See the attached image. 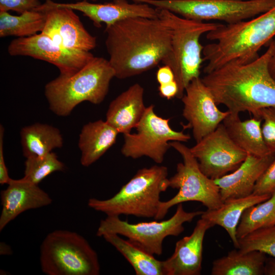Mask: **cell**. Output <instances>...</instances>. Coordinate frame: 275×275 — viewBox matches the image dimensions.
I'll return each mask as SVG.
<instances>
[{
  "label": "cell",
  "mask_w": 275,
  "mask_h": 275,
  "mask_svg": "<svg viewBox=\"0 0 275 275\" xmlns=\"http://www.w3.org/2000/svg\"><path fill=\"white\" fill-rule=\"evenodd\" d=\"M105 32L108 60L119 79L154 68L171 50V29L159 17L129 18L106 26Z\"/></svg>",
  "instance_id": "1"
},
{
  "label": "cell",
  "mask_w": 275,
  "mask_h": 275,
  "mask_svg": "<svg viewBox=\"0 0 275 275\" xmlns=\"http://www.w3.org/2000/svg\"><path fill=\"white\" fill-rule=\"evenodd\" d=\"M275 53V40L261 56L248 63L231 61L201 78L217 105L231 114L249 112L252 115L265 107L275 106V79L269 64Z\"/></svg>",
  "instance_id": "2"
},
{
  "label": "cell",
  "mask_w": 275,
  "mask_h": 275,
  "mask_svg": "<svg viewBox=\"0 0 275 275\" xmlns=\"http://www.w3.org/2000/svg\"><path fill=\"white\" fill-rule=\"evenodd\" d=\"M275 37V6L257 16L231 24H221L206 34L207 39L214 41L203 47L204 60L208 62L205 74L235 60L250 62L258 51Z\"/></svg>",
  "instance_id": "3"
},
{
  "label": "cell",
  "mask_w": 275,
  "mask_h": 275,
  "mask_svg": "<svg viewBox=\"0 0 275 275\" xmlns=\"http://www.w3.org/2000/svg\"><path fill=\"white\" fill-rule=\"evenodd\" d=\"M114 77L108 60L94 57L75 73L60 74L45 85L49 108L58 116H67L82 102L98 104L106 97Z\"/></svg>",
  "instance_id": "4"
},
{
  "label": "cell",
  "mask_w": 275,
  "mask_h": 275,
  "mask_svg": "<svg viewBox=\"0 0 275 275\" xmlns=\"http://www.w3.org/2000/svg\"><path fill=\"white\" fill-rule=\"evenodd\" d=\"M158 9V17L171 31V47L162 62L173 70L178 87L176 97L181 99L185 90L194 79L200 77L204 46L201 36L220 26L218 22L187 19L166 9Z\"/></svg>",
  "instance_id": "5"
},
{
  "label": "cell",
  "mask_w": 275,
  "mask_h": 275,
  "mask_svg": "<svg viewBox=\"0 0 275 275\" xmlns=\"http://www.w3.org/2000/svg\"><path fill=\"white\" fill-rule=\"evenodd\" d=\"M168 175V169L163 166L141 169L112 197L91 198L88 205L107 216L155 218L161 202L160 195L169 187Z\"/></svg>",
  "instance_id": "6"
},
{
  "label": "cell",
  "mask_w": 275,
  "mask_h": 275,
  "mask_svg": "<svg viewBox=\"0 0 275 275\" xmlns=\"http://www.w3.org/2000/svg\"><path fill=\"white\" fill-rule=\"evenodd\" d=\"M40 262L47 275H98V255L76 232L58 230L48 233L40 246Z\"/></svg>",
  "instance_id": "7"
},
{
  "label": "cell",
  "mask_w": 275,
  "mask_h": 275,
  "mask_svg": "<svg viewBox=\"0 0 275 275\" xmlns=\"http://www.w3.org/2000/svg\"><path fill=\"white\" fill-rule=\"evenodd\" d=\"M171 147L181 156L183 162L177 165L176 174L169 179V187L178 189L177 194L171 199L161 201L155 219L164 218L173 206L188 201L201 203L207 209L221 207L222 201L218 186L214 180L206 176L201 171L197 159L190 148L178 141L170 142Z\"/></svg>",
  "instance_id": "8"
},
{
  "label": "cell",
  "mask_w": 275,
  "mask_h": 275,
  "mask_svg": "<svg viewBox=\"0 0 275 275\" xmlns=\"http://www.w3.org/2000/svg\"><path fill=\"white\" fill-rule=\"evenodd\" d=\"M166 9L182 17L204 21L219 20L231 24L265 13L275 0H131Z\"/></svg>",
  "instance_id": "9"
},
{
  "label": "cell",
  "mask_w": 275,
  "mask_h": 275,
  "mask_svg": "<svg viewBox=\"0 0 275 275\" xmlns=\"http://www.w3.org/2000/svg\"><path fill=\"white\" fill-rule=\"evenodd\" d=\"M203 212H187L182 203H180L171 218L159 222L131 224L121 219L118 216H107L100 221L96 235L102 237L105 234L112 233L125 236L147 252L160 255L164 239L168 236L180 235L184 230V223L191 222Z\"/></svg>",
  "instance_id": "10"
},
{
  "label": "cell",
  "mask_w": 275,
  "mask_h": 275,
  "mask_svg": "<svg viewBox=\"0 0 275 275\" xmlns=\"http://www.w3.org/2000/svg\"><path fill=\"white\" fill-rule=\"evenodd\" d=\"M170 119L163 118L154 112L153 104L147 107L136 132L124 134L122 154L126 157L137 159L143 156L149 157L154 162L161 163L171 147L170 142H186L190 136L183 131L173 130L170 126Z\"/></svg>",
  "instance_id": "11"
},
{
  "label": "cell",
  "mask_w": 275,
  "mask_h": 275,
  "mask_svg": "<svg viewBox=\"0 0 275 275\" xmlns=\"http://www.w3.org/2000/svg\"><path fill=\"white\" fill-rule=\"evenodd\" d=\"M190 150L201 171L212 180L235 171L248 155L232 140L223 123Z\"/></svg>",
  "instance_id": "12"
},
{
  "label": "cell",
  "mask_w": 275,
  "mask_h": 275,
  "mask_svg": "<svg viewBox=\"0 0 275 275\" xmlns=\"http://www.w3.org/2000/svg\"><path fill=\"white\" fill-rule=\"evenodd\" d=\"M8 52L12 56H28L53 64L60 74L72 75L94 56L90 51H73L65 49L47 35L40 33L11 41Z\"/></svg>",
  "instance_id": "13"
},
{
  "label": "cell",
  "mask_w": 275,
  "mask_h": 275,
  "mask_svg": "<svg viewBox=\"0 0 275 275\" xmlns=\"http://www.w3.org/2000/svg\"><path fill=\"white\" fill-rule=\"evenodd\" d=\"M36 9L45 14L42 33L62 47L73 51H90L96 46L95 37L86 29L73 9L46 0Z\"/></svg>",
  "instance_id": "14"
},
{
  "label": "cell",
  "mask_w": 275,
  "mask_h": 275,
  "mask_svg": "<svg viewBox=\"0 0 275 275\" xmlns=\"http://www.w3.org/2000/svg\"><path fill=\"white\" fill-rule=\"evenodd\" d=\"M181 98L186 127L192 129L196 142L213 131L230 114L218 109L209 89L200 77L193 79Z\"/></svg>",
  "instance_id": "15"
},
{
  "label": "cell",
  "mask_w": 275,
  "mask_h": 275,
  "mask_svg": "<svg viewBox=\"0 0 275 275\" xmlns=\"http://www.w3.org/2000/svg\"><path fill=\"white\" fill-rule=\"evenodd\" d=\"M58 5L81 12L99 27L106 26L132 17L150 18L158 17V10L146 3H129L126 0H114L110 3H93L83 0L72 3H58Z\"/></svg>",
  "instance_id": "16"
},
{
  "label": "cell",
  "mask_w": 275,
  "mask_h": 275,
  "mask_svg": "<svg viewBox=\"0 0 275 275\" xmlns=\"http://www.w3.org/2000/svg\"><path fill=\"white\" fill-rule=\"evenodd\" d=\"M1 193L0 231L21 213L50 205L52 199L38 185L24 180L11 179Z\"/></svg>",
  "instance_id": "17"
},
{
  "label": "cell",
  "mask_w": 275,
  "mask_h": 275,
  "mask_svg": "<svg viewBox=\"0 0 275 275\" xmlns=\"http://www.w3.org/2000/svg\"><path fill=\"white\" fill-rule=\"evenodd\" d=\"M212 227L203 218L198 221L192 233L178 240L172 255L163 261L164 275L201 274L204 238Z\"/></svg>",
  "instance_id": "18"
},
{
  "label": "cell",
  "mask_w": 275,
  "mask_h": 275,
  "mask_svg": "<svg viewBox=\"0 0 275 275\" xmlns=\"http://www.w3.org/2000/svg\"><path fill=\"white\" fill-rule=\"evenodd\" d=\"M274 158L275 153L263 157L248 154L235 171L214 180L222 201L252 195L256 182Z\"/></svg>",
  "instance_id": "19"
},
{
  "label": "cell",
  "mask_w": 275,
  "mask_h": 275,
  "mask_svg": "<svg viewBox=\"0 0 275 275\" xmlns=\"http://www.w3.org/2000/svg\"><path fill=\"white\" fill-rule=\"evenodd\" d=\"M144 91L142 86L135 83L110 103L106 121L119 133H130L142 118L147 108L144 102Z\"/></svg>",
  "instance_id": "20"
},
{
  "label": "cell",
  "mask_w": 275,
  "mask_h": 275,
  "mask_svg": "<svg viewBox=\"0 0 275 275\" xmlns=\"http://www.w3.org/2000/svg\"><path fill=\"white\" fill-rule=\"evenodd\" d=\"M119 133L106 121L99 120L85 125L78 141L81 165L89 167L99 159L115 143Z\"/></svg>",
  "instance_id": "21"
},
{
  "label": "cell",
  "mask_w": 275,
  "mask_h": 275,
  "mask_svg": "<svg viewBox=\"0 0 275 275\" xmlns=\"http://www.w3.org/2000/svg\"><path fill=\"white\" fill-rule=\"evenodd\" d=\"M271 195L252 194L245 197L229 199L218 208L204 211L201 217L209 221L213 226L218 225L225 229L234 247L238 249L236 231L242 213L248 208L267 200Z\"/></svg>",
  "instance_id": "22"
},
{
  "label": "cell",
  "mask_w": 275,
  "mask_h": 275,
  "mask_svg": "<svg viewBox=\"0 0 275 275\" xmlns=\"http://www.w3.org/2000/svg\"><path fill=\"white\" fill-rule=\"evenodd\" d=\"M262 119L254 117L241 121L239 115L229 114L222 122L234 142L247 154L263 157L271 153L264 142Z\"/></svg>",
  "instance_id": "23"
},
{
  "label": "cell",
  "mask_w": 275,
  "mask_h": 275,
  "mask_svg": "<svg viewBox=\"0 0 275 275\" xmlns=\"http://www.w3.org/2000/svg\"><path fill=\"white\" fill-rule=\"evenodd\" d=\"M265 254L258 251L233 250L212 263L211 275H262Z\"/></svg>",
  "instance_id": "24"
},
{
  "label": "cell",
  "mask_w": 275,
  "mask_h": 275,
  "mask_svg": "<svg viewBox=\"0 0 275 275\" xmlns=\"http://www.w3.org/2000/svg\"><path fill=\"white\" fill-rule=\"evenodd\" d=\"M21 143L24 156H44L63 146V140L60 130L51 125L35 123L24 127L20 132Z\"/></svg>",
  "instance_id": "25"
},
{
  "label": "cell",
  "mask_w": 275,
  "mask_h": 275,
  "mask_svg": "<svg viewBox=\"0 0 275 275\" xmlns=\"http://www.w3.org/2000/svg\"><path fill=\"white\" fill-rule=\"evenodd\" d=\"M102 237L123 256L136 275H164L163 261L156 259L133 242L116 234L107 233Z\"/></svg>",
  "instance_id": "26"
},
{
  "label": "cell",
  "mask_w": 275,
  "mask_h": 275,
  "mask_svg": "<svg viewBox=\"0 0 275 275\" xmlns=\"http://www.w3.org/2000/svg\"><path fill=\"white\" fill-rule=\"evenodd\" d=\"M45 22V13L38 9L27 11L18 16L0 12V37L32 36L41 33Z\"/></svg>",
  "instance_id": "27"
},
{
  "label": "cell",
  "mask_w": 275,
  "mask_h": 275,
  "mask_svg": "<svg viewBox=\"0 0 275 275\" xmlns=\"http://www.w3.org/2000/svg\"><path fill=\"white\" fill-rule=\"evenodd\" d=\"M275 226V191L267 200L246 209L237 228L241 238L257 230Z\"/></svg>",
  "instance_id": "28"
},
{
  "label": "cell",
  "mask_w": 275,
  "mask_h": 275,
  "mask_svg": "<svg viewBox=\"0 0 275 275\" xmlns=\"http://www.w3.org/2000/svg\"><path fill=\"white\" fill-rule=\"evenodd\" d=\"M24 165L22 178L37 185L51 173L63 171L65 168L56 153L52 152L43 156L27 158Z\"/></svg>",
  "instance_id": "29"
},
{
  "label": "cell",
  "mask_w": 275,
  "mask_h": 275,
  "mask_svg": "<svg viewBox=\"0 0 275 275\" xmlns=\"http://www.w3.org/2000/svg\"><path fill=\"white\" fill-rule=\"evenodd\" d=\"M238 242L242 252L258 251L275 258V226L255 231Z\"/></svg>",
  "instance_id": "30"
},
{
  "label": "cell",
  "mask_w": 275,
  "mask_h": 275,
  "mask_svg": "<svg viewBox=\"0 0 275 275\" xmlns=\"http://www.w3.org/2000/svg\"><path fill=\"white\" fill-rule=\"evenodd\" d=\"M253 116L262 119L261 130L264 142L269 151L275 153V106L260 109Z\"/></svg>",
  "instance_id": "31"
},
{
  "label": "cell",
  "mask_w": 275,
  "mask_h": 275,
  "mask_svg": "<svg viewBox=\"0 0 275 275\" xmlns=\"http://www.w3.org/2000/svg\"><path fill=\"white\" fill-rule=\"evenodd\" d=\"M275 191V158L256 182L253 194L271 195Z\"/></svg>",
  "instance_id": "32"
},
{
  "label": "cell",
  "mask_w": 275,
  "mask_h": 275,
  "mask_svg": "<svg viewBox=\"0 0 275 275\" xmlns=\"http://www.w3.org/2000/svg\"><path fill=\"white\" fill-rule=\"evenodd\" d=\"M41 4L39 0H0V12L12 10L21 14L35 10Z\"/></svg>",
  "instance_id": "33"
},
{
  "label": "cell",
  "mask_w": 275,
  "mask_h": 275,
  "mask_svg": "<svg viewBox=\"0 0 275 275\" xmlns=\"http://www.w3.org/2000/svg\"><path fill=\"white\" fill-rule=\"evenodd\" d=\"M4 129L3 126H0V184H8L11 179L8 174L7 168L6 167L3 149V139H4Z\"/></svg>",
  "instance_id": "34"
},
{
  "label": "cell",
  "mask_w": 275,
  "mask_h": 275,
  "mask_svg": "<svg viewBox=\"0 0 275 275\" xmlns=\"http://www.w3.org/2000/svg\"><path fill=\"white\" fill-rule=\"evenodd\" d=\"M156 76L157 81L159 85L168 84L175 80L173 70L169 66L166 65L158 69Z\"/></svg>",
  "instance_id": "35"
},
{
  "label": "cell",
  "mask_w": 275,
  "mask_h": 275,
  "mask_svg": "<svg viewBox=\"0 0 275 275\" xmlns=\"http://www.w3.org/2000/svg\"><path fill=\"white\" fill-rule=\"evenodd\" d=\"M158 91L161 97L171 99L177 96L178 92V85L175 80L168 84L159 85Z\"/></svg>",
  "instance_id": "36"
},
{
  "label": "cell",
  "mask_w": 275,
  "mask_h": 275,
  "mask_svg": "<svg viewBox=\"0 0 275 275\" xmlns=\"http://www.w3.org/2000/svg\"><path fill=\"white\" fill-rule=\"evenodd\" d=\"M264 274L266 275H275V258L266 259Z\"/></svg>",
  "instance_id": "37"
},
{
  "label": "cell",
  "mask_w": 275,
  "mask_h": 275,
  "mask_svg": "<svg viewBox=\"0 0 275 275\" xmlns=\"http://www.w3.org/2000/svg\"><path fill=\"white\" fill-rule=\"evenodd\" d=\"M12 253V251L10 246L4 242H1L0 243V254L8 255Z\"/></svg>",
  "instance_id": "38"
},
{
  "label": "cell",
  "mask_w": 275,
  "mask_h": 275,
  "mask_svg": "<svg viewBox=\"0 0 275 275\" xmlns=\"http://www.w3.org/2000/svg\"><path fill=\"white\" fill-rule=\"evenodd\" d=\"M269 69L272 76L275 79V53L270 59L269 64Z\"/></svg>",
  "instance_id": "39"
},
{
  "label": "cell",
  "mask_w": 275,
  "mask_h": 275,
  "mask_svg": "<svg viewBox=\"0 0 275 275\" xmlns=\"http://www.w3.org/2000/svg\"><path fill=\"white\" fill-rule=\"evenodd\" d=\"M87 1H88V0H87ZM91 1H96V0H91Z\"/></svg>",
  "instance_id": "40"
},
{
  "label": "cell",
  "mask_w": 275,
  "mask_h": 275,
  "mask_svg": "<svg viewBox=\"0 0 275 275\" xmlns=\"http://www.w3.org/2000/svg\"><path fill=\"white\" fill-rule=\"evenodd\" d=\"M45 1H46V0H45Z\"/></svg>",
  "instance_id": "41"
}]
</instances>
